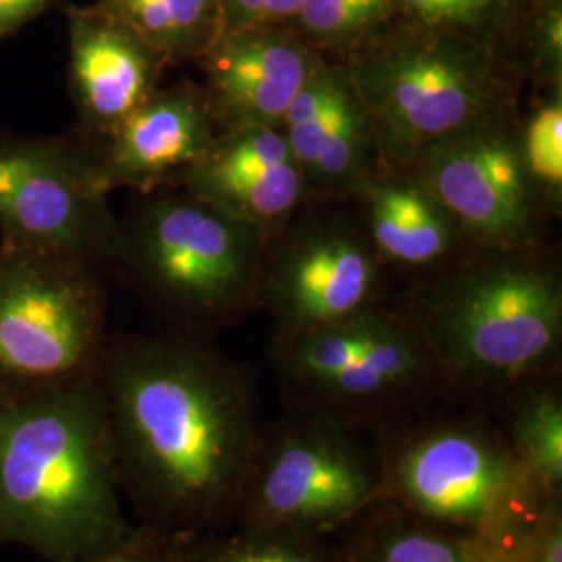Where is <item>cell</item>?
<instances>
[{
  "label": "cell",
  "instance_id": "obj_28",
  "mask_svg": "<svg viewBox=\"0 0 562 562\" xmlns=\"http://www.w3.org/2000/svg\"><path fill=\"white\" fill-rule=\"evenodd\" d=\"M74 562H176L171 536L146 525H132L120 542Z\"/></svg>",
  "mask_w": 562,
  "mask_h": 562
},
{
  "label": "cell",
  "instance_id": "obj_15",
  "mask_svg": "<svg viewBox=\"0 0 562 562\" xmlns=\"http://www.w3.org/2000/svg\"><path fill=\"white\" fill-rule=\"evenodd\" d=\"M323 57L292 25L227 32L202 57V88L222 130L280 127Z\"/></svg>",
  "mask_w": 562,
  "mask_h": 562
},
{
  "label": "cell",
  "instance_id": "obj_23",
  "mask_svg": "<svg viewBox=\"0 0 562 562\" xmlns=\"http://www.w3.org/2000/svg\"><path fill=\"white\" fill-rule=\"evenodd\" d=\"M396 0H302L290 23L323 59L341 63L398 23Z\"/></svg>",
  "mask_w": 562,
  "mask_h": 562
},
{
  "label": "cell",
  "instance_id": "obj_27",
  "mask_svg": "<svg viewBox=\"0 0 562 562\" xmlns=\"http://www.w3.org/2000/svg\"><path fill=\"white\" fill-rule=\"evenodd\" d=\"M525 76H531L540 88L562 86V11L561 0H548L536 21L531 60Z\"/></svg>",
  "mask_w": 562,
  "mask_h": 562
},
{
  "label": "cell",
  "instance_id": "obj_26",
  "mask_svg": "<svg viewBox=\"0 0 562 562\" xmlns=\"http://www.w3.org/2000/svg\"><path fill=\"white\" fill-rule=\"evenodd\" d=\"M485 550L492 562H562V498L548 504L517 536Z\"/></svg>",
  "mask_w": 562,
  "mask_h": 562
},
{
  "label": "cell",
  "instance_id": "obj_17",
  "mask_svg": "<svg viewBox=\"0 0 562 562\" xmlns=\"http://www.w3.org/2000/svg\"><path fill=\"white\" fill-rule=\"evenodd\" d=\"M165 60L132 30L90 9L71 21V83L86 127L111 136L159 83Z\"/></svg>",
  "mask_w": 562,
  "mask_h": 562
},
{
  "label": "cell",
  "instance_id": "obj_9",
  "mask_svg": "<svg viewBox=\"0 0 562 562\" xmlns=\"http://www.w3.org/2000/svg\"><path fill=\"white\" fill-rule=\"evenodd\" d=\"M104 344V296L86 262L0 250V398L94 375Z\"/></svg>",
  "mask_w": 562,
  "mask_h": 562
},
{
  "label": "cell",
  "instance_id": "obj_7",
  "mask_svg": "<svg viewBox=\"0 0 562 562\" xmlns=\"http://www.w3.org/2000/svg\"><path fill=\"white\" fill-rule=\"evenodd\" d=\"M121 240L171 331L211 338L257 308L267 236L178 188H157Z\"/></svg>",
  "mask_w": 562,
  "mask_h": 562
},
{
  "label": "cell",
  "instance_id": "obj_18",
  "mask_svg": "<svg viewBox=\"0 0 562 562\" xmlns=\"http://www.w3.org/2000/svg\"><path fill=\"white\" fill-rule=\"evenodd\" d=\"M352 202L383 267L425 276L464 248L446 209L411 171L380 169Z\"/></svg>",
  "mask_w": 562,
  "mask_h": 562
},
{
  "label": "cell",
  "instance_id": "obj_29",
  "mask_svg": "<svg viewBox=\"0 0 562 562\" xmlns=\"http://www.w3.org/2000/svg\"><path fill=\"white\" fill-rule=\"evenodd\" d=\"M302 0H222L223 34L261 25H290Z\"/></svg>",
  "mask_w": 562,
  "mask_h": 562
},
{
  "label": "cell",
  "instance_id": "obj_11",
  "mask_svg": "<svg viewBox=\"0 0 562 562\" xmlns=\"http://www.w3.org/2000/svg\"><path fill=\"white\" fill-rule=\"evenodd\" d=\"M517 111L431 146L404 169L442 204L464 246L540 248L554 220L525 169Z\"/></svg>",
  "mask_w": 562,
  "mask_h": 562
},
{
  "label": "cell",
  "instance_id": "obj_14",
  "mask_svg": "<svg viewBox=\"0 0 562 562\" xmlns=\"http://www.w3.org/2000/svg\"><path fill=\"white\" fill-rule=\"evenodd\" d=\"M280 127L313 201H352L382 169L367 111L338 60L319 63Z\"/></svg>",
  "mask_w": 562,
  "mask_h": 562
},
{
  "label": "cell",
  "instance_id": "obj_10",
  "mask_svg": "<svg viewBox=\"0 0 562 562\" xmlns=\"http://www.w3.org/2000/svg\"><path fill=\"white\" fill-rule=\"evenodd\" d=\"M311 201L267 244L257 308L273 344L346 322L383 302L380 261L359 211Z\"/></svg>",
  "mask_w": 562,
  "mask_h": 562
},
{
  "label": "cell",
  "instance_id": "obj_6",
  "mask_svg": "<svg viewBox=\"0 0 562 562\" xmlns=\"http://www.w3.org/2000/svg\"><path fill=\"white\" fill-rule=\"evenodd\" d=\"M288 411L362 436L422 415L443 392L440 371L404 308L385 302L346 322L273 344Z\"/></svg>",
  "mask_w": 562,
  "mask_h": 562
},
{
  "label": "cell",
  "instance_id": "obj_13",
  "mask_svg": "<svg viewBox=\"0 0 562 562\" xmlns=\"http://www.w3.org/2000/svg\"><path fill=\"white\" fill-rule=\"evenodd\" d=\"M162 188H178L276 238L313 201L281 127L222 130L209 153Z\"/></svg>",
  "mask_w": 562,
  "mask_h": 562
},
{
  "label": "cell",
  "instance_id": "obj_5",
  "mask_svg": "<svg viewBox=\"0 0 562 562\" xmlns=\"http://www.w3.org/2000/svg\"><path fill=\"white\" fill-rule=\"evenodd\" d=\"M380 498L483 548L517 536L552 501L485 415H415L375 436Z\"/></svg>",
  "mask_w": 562,
  "mask_h": 562
},
{
  "label": "cell",
  "instance_id": "obj_16",
  "mask_svg": "<svg viewBox=\"0 0 562 562\" xmlns=\"http://www.w3.org/2000/svg\"><path fill=\"white\" fill-rule=\"evenodd\" d=\"M217 134L202 88L194 83L157 88L109 136V146L97 161L102 190L162 188L201 161Z\"/></svg>",
  "mask_w": 562,
  "mask_h": 562
},
{
  "label": "cell",
  "instance_id": "obj_8",
  "mask_svg": "<svg viewBox=\"0 0 562 562\" xmlns=\"http://www.w3.org/2000/svg\"><path fill=\"white\" fill-rule=\"evenodd\" d=\"M378 498L373 443L336 423L285 411L259 429L234 525L336 538Z\"/></svg>",
  "mask_w": 562,
  "mask_h": 562
},
{
  "label": "cell",
  "instance_id": "obj_21",
  "mask_svg": "<svg viewBox=\"0 0 562 562\" xmlns=\"http://www.w3.org/2000/svg\"><path fill=\"white\" fill-rule=\"evenodd\" d=\"M97 11L132 30L165 63L202 59L222 38V0H101Z\"/></svg>",
  "mask_w": 562,
  "mask_h": 562
},
{
  "label": "cell",
  "instance_id": "obj_20",
  "mask_svg": "<svg viewBox=\"0 0 562 562\" xmlns=\"http://www.w3.org/2000/svg\"><path fill=\"white\" fill-rule=\"evenodd\" d=\"M501 427L510 452L543 494L562 498V392L554 378L525 383L503 398Z\"/></svg>",
  "mask_w": 562,
  "mask_h": 562
},
{
  "label": "cell",
  "instance_id": "obj_12",
  "mask_svg": "<svg viewBox=\"0 0 562 562\" xmlns=\"http://www.w3.org/2000/svg\"><path fill=\"white\" fill-rule=\"evenodd\" d=\"M106 194L97 161L50 144H0V227L7 246L78 262L120 250Z\"/></svg>",
  "mask_w": 562,
  "mask_h": 562
},
{
  "label": "cell",
  "instance_id": "obj_24",
  "mask_svg": "<svg viewBox=\"0 0 562 562\" xmlns=\"http://www.w3.org/2000/svg\"><path fill=\"white\" fill-rule=\"evenodd\" d=\"M517 144L525 169L554 215L562 204V86L536 90L517 111Z\"/></svg>",
  "mask_w": 562,
  "mask_h": 562
},
{
  "label": "cell",
  "instance_id": "obj_4",
  "mask_svg": "<svg viewBox=\"0 0 562 562\" xmlns=\"http://www.w3.org/2000/svg\"><path fill=\"white\" fill-rule=\"evenodd\" d=\"M382 169L404 171L431 146L521 106V69L494 46L398 23L341 60Z\"/></svg>",
  "mask_w": 562,
  "mask_h": 562
},
{
  "label": "cell",
  "instance_id": "obj_19",
  "mask_svg": "<svg viewBox=\"0 0 562 562\" xmlns=\"http://www.w3.org/2000/svg\"><path fill=\"white\" fill-rule=\"evenodd\" d=\"M341 562H492L482 543L375 503L336 536Z\"/></svg>",
  "mask_w": 562,
  "mask_h": 562
},
{
  "label": "cell",
  "instance_id": "obj_25",
  "mask_svg": "<svg viewBox=\"0 0 562 562\" xmlns=\"http://www.w3.org/2000/svg\"><path fill=\"white\" fill-rule=\"evenodd\" d=\"M404 25L494 46L506 0H396Z\"/></svg>",
  "mask_w": 562,
  "mask_h": 562
},
{
  "label": "cell",
  "instance_id": "obj_1",
  "mask_svg": "<svg viewBox=\"0 0 562 562\" xmlns=\"http://www.w3.org/2000/svg\"><path fill=\"white\" fill-rule=\"evenodd\" d=\"M121 494L167 536L234 525L259 438L252 373L209 338L106 341L97 369Z\"/></svg>",
  "mask_w": 562,
  "mask_h": 562
},
{
  "label": "cell",
  "instance_id": "obj_2",
  "mask_svg": "<svg viewBox=\"0 0 562 562\" xmlns=\"http://www.w3.org/2000/svg\"><path fill=\"white\" fill-rule=\"evenodd\" d=\"M121 496L97 373L0 398V546L80 561L132 529Z\"/></svg>",
  "mask_w": 562,
  "mask_h": 562
},
{
  "label": "cell",
  "instance_id": "obj_30",
  "mask_svg": "<svg viewBox=\"0 0 562 562\" xmlns=\"http://www.w3.org/2000/svg\"><path fill=\"white\" fill-rule=\"evenodd\" d=\"M48 0H0V36L34 18Z\"/></svg>",
  "mask_w": 562,
  "mask_h": 562
},
{
  "label": "cell",
  "instance_id": "obj_3",
  "mask_svg": "<svg viewBox=\"0 0 562 562\" xmlns=\"http://www.w3.org/2000/svg\"><path fill=\"white\" fill-rule=\"evenodd\" d=\"M402 308L429 348L443 390L504 398L557 375L562 281L542 246H464L425 273Z\"/></svg>",
  "mask_w": 562,
  "mask_h": 562
},
{
  "label": "cell",
  "instance_id": "obj_22",
  "mask_svg": "<svg viewBox=\"0 0 562 562\" xmlns=\"http://www.w3.org/2000/svg\"><path fill=\"white\" fill-rule=\"evenodd\" d=\"M176 562H341L336 538H311L288 531L227 527L171 536Z\"/></svg>",
  "mask_w": 562,
  "mask_h": 562
}]
</instances>
